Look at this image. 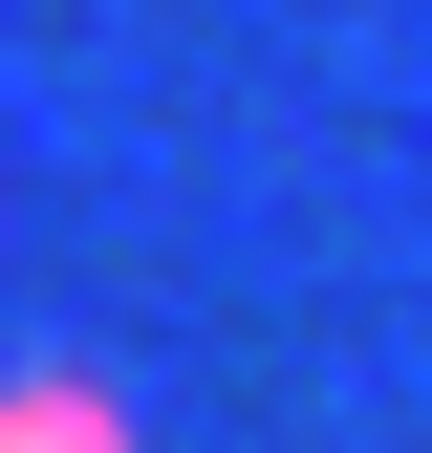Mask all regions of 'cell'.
Listing matches in <instances>:
<instances>
[{
	"label": "cell",
	"mask_w": 432,
	"mask_h": 453,
	"mask_svg": "<svg viewBox=\"0 0 432 453\" xmlns=\"http://www.w3.org/2000/svg\"><path fill=\"white\" fill-rule=\"evenodd\" d=\"M0 453H130L108 388H0Z\"/></svg>",
	"instance_id": "cell-1"
}]
</instances>
